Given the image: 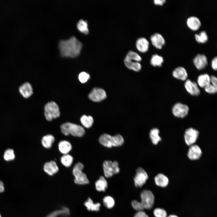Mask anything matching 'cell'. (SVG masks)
Returning a JSON list of instances; mask_svg holds the SVG:
<instances>
[{
    "label": "cell",
    "mask_w": 217,
    "mask_h": 217,
    "mask_svg": "<svg viewBox=\"0 0 217 217\" xmlns=\"http://www.w3.org/2000/svg\"><path fill=\"white\" fill-rule=\"evenodd\" d=\"M82 47V43L74 36L67 39L61 40L58 44L61 55L63 57L74 58L77 56Z\"/></svg>",
    "instance_id": "cell-1"
},
{
    "label": "cell",
    "mask_w": 217,
    "mask_h": 217,
    "mask_svg": "<svg viewBox=\"0 0 217 217\" xmlns=\"http://www.w3.org/2000/svg\"><path fill=\"white\" fill-rule=\"evenodd\" d=\"M99 141L101 145L108 148L121 146L124 142L123 137L120 134L112 136L106 133L101 135L99 137Z\"/></svg>",
    "instance_id": "cell-2"
},
{
    "label": "cell",
    "mask_w": 217,
    "mask_h": 217,
    "mask_svg": "<svg viewBox=\"0 0 217 217\" xmlns=\"http://www.w3.org/2000/svg\"><path fill=\"white\" fill-rule=\"evenodd\" d=\"M61 132L66 136L71 134L72 136L81 137L85 133V131L82 126L70 122L65 123L61 126Z\"/></svg>",
    "instance_id": "cell-3"
},
{
    "label": "cell",
    "mask_w": 217,
    "mask_h": 217,
    "mask_svg": "<svg viewBox=\"0 0 217 217\" xmlns=\"http://www.w3.org/2000/svg\"><path fill=\"white\" fill-rule=\"evenodd\" d=\"M84 168V165L80 162L77 163L73 167L72 173L74 177V182L77 184L85 185L89 183L86 175L82 171Z\"/></svg>",
    "instance_id": "cell-4"
},
{
    "label": "cell",
    "mask_w": 217,
    "mask_h": 217,
    "mask_svg": "<svg viewBox=\"0 0 217 217\" xmlns=\"http://www.w3.org/2000/svg\"><path fill=\"white\" fill-rule=\"evenodd\" d=\"M44 115L46 119L49 121H52L59 117L60 112L57 104L54 101L47 103L44 107Z\"/></svg>",
    "instance_id": "cell-5"
},
{
    "label": "cell",
    "mask_w": 217,
    "mask_h": 217,
    "mask_svg": "<svg viewBox=\"0 0 217 217\" xmlns=\"http://www.w3.org/2000/svg\"><path fill=\"white\" fill-rule=\"evenodd\" d=\"M103 168L104 175L107 178L118 173L120 171L118 163L116 161H105L103 163Z\"/></svg>",
    "instance_id": "cell-6"
},
{
    "label": "cell",
    "mask_w": 217,
    "mask_h": 217,
    "mask_svg": "<svg viewBox=\"0 0 217 217\" xmlns=\"http://www.w3.org/2000/svg\"><path fill=\"white\" fill-rule=\"evenodd\" d=\"M141 203L144 209H149L153 206L155 198L152 192L150 190H145L140 194Z\"/></svg>",
    "instance_id": "cell-7"
},
{
    "label": "cell",
    "mask_w": 217,
    "mask_h": 217,
    "mask_svg": "<svg viewBox=\"0 0 217 217\" xmlns=\"http://www.w3.org/2000/svg\"><path fill=\"white\" fill-rule=\"evenodd\" d=\"M199 132L197 130L192 127L186 129L184 134V139L185 143L188 146L194 144L197 140Z\"/></svg>",
    "instance_id": "cell-8"
},
{
    "label": "cell",
    "mask_w": 217,
    "mask_h": 217,
    "mask_svg": "<svg viewBox=\"0 0 217 217\" xmlns=\"http://www.w3.org/2000/svg\"><path fill=\"white\" fill-rule=\"evenodd\" d=\"M136 172L134 178L135 185L136 187H141L146 182L148 178V175L145 170L141 167L138 168Z\"/></svg>",
    "instance_id": "cell-9"
},
{
    "label": "cell",
    "mask_w": 217,
    "mask_h": 217,
    "mask_svg": "<svg viewBox=\"0 0 217 217\" xmlns=\"http://www.w3.org/2000/svg\"><path fill=\"white\" fill-rule=\"evenodd\" d=\"M189 110V107L187 105L179 102L176 103L172 108L173 114L175 116L179 118L185 117Z\"/></svg>",
    "instance_id": "cell-10"
},
{
    "label": "cell",
    "mask_w": 217,
    "mask_h": 217,
    "mask_svg": "<svg viewBox=\"0 0 217 217\" xmlns=\"http://www.w3.org/2000/svg\"><path fill=\"white\" fill-rule=\"evenodd\" d=\"M88 97L93 102H99L106 98V94L105 91L102 89L95 87L90 93Z\"/></svg>",
    "instance_id": "cell-11"
},
{
    "label": "cell",
    "mask_w": 217,
    "mask_h": 217,
    "mask_svg": "<svg viewBox=\"0 0 217 217\" xmlns=\"http://www.w3.org/2000/svg\"><path fill=\"white\" fill-rule=\"evenodd\" d=\"M18 90L20 95L25 99L29 98L33 94L32 86L28 82L22 83L19 87Z\"/></svg>",
    "instance_id": "cell-12"
},
{
    "label": "cell",
    "mask_w": 217,
    "mask_h": 217,
    "mask_svg": "<svg viewBox=\"0 0 217 217\" xmlns=\"http://www.w3.org/2000/svg\"><path fill=\"white\" fill-rule=\"evenodd\" d=\"M202 155V151L200 147L196 144L190 146L187 155L189 159L192 160L199 159Z\"/></svg>",
    "instance_id": "cell-13"
},
{
    "label": "cell",
    "mask_w": 217,
    "mask_h": 217,
    "mask_svg": "<svg viewBox=\"0 0 217 217\" xmlns=\"http://www.w3.org/2000/svg\"><path fill=\"white\" fill-rule=\"evenodd\" d=\"M193 62L196 68L199 70L204 69L208 64L206 56L202 54H197L194 58Z\"/></svg>",
    "instance_id": "cell-14"
},
{
    "label": "cell",
    "mask_w": 217,
    "mask_h": 217,
    "mask_svg": "<svg viewBox=\"0 0 217 217\" xmlns=\"http://www.w3.org/2000/svg\"><path fill=\"white\" fill-rule=\"evenodd\" d=\"M184 87L187 92L190 95L197 96L200 93V90L197 84L189 79L187 80L184 84Z\"/></svg>",
    "instance_id": "cell-15"
},
{
    "label": "cell",
    "mask_w": 217,
    "mask_h": 217,
    "mask_svg": "<svg viewBox=\"0 0 217 217\" xmlns=\"http://www.w3.org/2000/svg\"><path fill=\"white\" fill-rule=\"evenodd\" d=\"M150 40L153 45L156 48L160 49L165 43V40L160 33H156L151 36Z\"/></svg>",
    "instance_id": "cell-16"
},
{
    "label": "cell",
    "mask_w": 217,
    "mask_h": 217,
    "mask_svg": "<svg viewBox=\"0 0 217 217\" xmlns=\"http://www.w3.org/2000/svg\"><path fill=\"white\" fill-rule=\"evenodd\" d=\"M44 171L48 175L52 176L56 173L59 170L58 168L56 162L53 161L46 162L43 166Z\"/></svg>",
    "instance_id": "cell-17"
},
{
    "label": "cell",
    "mask_w": 217,
    "mask_h": 217,
    "mask_svg": "<svg viewBox=\"0 0 217 217\" xmlns=\"http://www.w3.org/2000/svg\"><path fill=\"white\" fill-rule=\"evenodd\" d=\"M172 75L176 78L182 80H186L188 76L185 69L181 66L176 68L172 72Z\"/></svg>",
    "instance_id": "cell-18"
},
{
    "label": "cell",
    "mask_w": 217,
    "mask_h": 217,
    "mask_svg": "<svg viewBox=\"0 0 217 217\" xmlns=\"http://www.w3.org/2000/svg\"><path fill=\"white\" fill-rule=\"evenodd\" d=\"M136 47L138 50L141 52H146L149 49V43L148 40L144 37L138 38L136 43Z\"/></svg>",
    "instance_id": "cell-19"
},
{
    "label": "cell",
    "mask_w": 217,
    "mask_h": 217,
    "mask_svg": "<svg viewBox=\"0 0 217 217\" xmlns=\"http://www.w3.org/2000/svg\"><path fill=\"white\" fill-rule=\"evenodd\" d=\"M187 24L188 27L194 31L199 29L201 25V23L199 19L195 16H191L187 20Z\"/></svg>",
    "instance_id": "cell-20"
},
{
    "label": "cell",
    "mask_w": 217,
    "mask_h": 217,
    "mask_svg": "<svg viewBox=\"0 0 217 217\" xmlns=\"http://www.w3.org/2000/svg\"><path fill=\"white\" fill-rule=\"evenodd\" d=\"M124 62L125 66L130 69L137 72L141 69V65L138 62L131 60L126 57L124 59Z\"/></svg>",
    "instance_id": "cell-21"
},
{
    "label": "cell",
    "mask_w": 217,
    "mask_h": 217,
    "mask_svg": "<svg viewBox=\"0 0 217 217\" xmlns=\"http://www.w3.org/2000/svg\"><path fill=\"white\" fill-rule=\"evenodd\" d=\"M156 184L159 186L164 187H166L168 184L169 180L168 178L162 173L157 175L154 178Z\"/></svg>",
    "instance_id": "cell-22"
},
{
    "label": "cell",
    "mask_w": 217,
    "mask_h": 217,
    "mask_svg": "<svg viewBox=\"0 0 217 217\" xmlns=\"http://www.w3.org/2000/svg\"><path fill=\"white\" fill-rule=\"evenodd\" d=\"M58 147L60 151L64 155L68 154L71 150L72 147L69 142L64 140L59 143Z\"/></svg>",
    "instance_id": "cell-23"
},
{
    "label": "cell",
    "mask_w": 217,
    "mask_h": 217,
    "mask_svg": "<svg viewBox=\"0 0 217 217\" xmlns=\"http://www.w3.org/2000/svg\"><path fill=\"white\" fill-rule=\"evenodd\" d=\"M96 190L99 191H105L107 187V182L105 178L100 176L98 180L95 182Z\"/></svg>",
    "instance_id": "cell-24"
},
{
    "label": "cell",
    "mask_w": 217,
    "mask_h": 217,
    "mask_svg": "<svg viewBox=\"0 0 217 217\" xmlns=\"http://www.w3.org/2000/svg\"><path fill=\"white\" fill-rule=\"evenodd\" d=\"M55 138L52 135L49 134L44 136L41 140L42 146L45 148H50L54 142Z\"/></svg>",
    "instance_id": "cell-25"
},
{
    "label": "cell",
    "mask_w": 217,
    "mask_h": 217,
    "mask_svg": "<svg viewBox=\"0 0 217 217\" xmlns=\"http://www.w3.org/2000/svg\"><path fill=\"white\" fill-rule=\"evenodd\" d=\"M159 133V131L157 128H153L150 131L149 136L153 143L154 145H157L162 140Z\"/></svg>",
    "instance_id": "cell-26"
},
{
    "label": "cell",
    "mask_w": 217,
    "mask_h": 217,
    "mask_svg": "<svg viewBox=\"0 0 217 217\" xmlns=\"http://www.w3.org/2000/svg\"><path fill=\"white\" fill-rule=\"evenodd\" d=\"M84 205L87 210L89 211H98L99 210L101 206V204L99 203H94L92 200L90 198H88L85 201Z\"/></svg>",
    "instance_id": "cell-27"
},
{
    "label": "cell",
    "mask_w": 217,
    "mask_h": 217,
    "mask_svg": "<svg viewBox=\"0 0 217 217\" xmlns=\"http://www.w3.org/2000/svg\"><path fill=\"white\" fill-rule=\"evenodd\" d=\"M210 83V77L208 74H202L198 76L197 83L200 87L204 88Z\"/></svg>",
    "instance_id": "cell-28"
},
{
    "label": "cell",
    "mask_w": 217,
    "mask_h": 217,
    "mask_svg": "<svg viewBox=\"0 0 217 217\" xmlns=\"http://www.w3.org/2000/svg\"><path fill=\"white\" fill-rule=\"evenodd\" d=\"M70 214V211L67 207H63L60 209L55 210L50 213L46 217H58L60 215H68Z\"/></svg>",
    "instance_id": "cell-29"
},
{
    "label": "cell",
    "mask_w": 217,
    "mask_h": 217,
    "mask_svg": "<svg viewBox=\"0 0 217 217\" xmlns=\"http://www.w3.org/2000/svg\"><path fill=\"white\" fill-rule=\"evenodd\" d=\"M80 121L82 124L87 128L90 127L94 122L93 118L91 116H87L85 115H83L81 117Z\"/></svg>",
    "instance_id": "cell-30"
},
{
    "label": "cell",
    "mask_w": 217,
    "mask_h": 217,
    "mask_svg": "<svg viewBox=\"0 0 217 217\" xmlns=\"http://www.w3.org/2000/svg\"><path fill=\"white\" fill-rule=\"evenodd\" d=\"M87 21L83 19L80 20L77 23V27L78 30L82 33L85 34L89 33Z\"/></svg>",
    "instance_id": "cell-31"
},
{
    "label": "cell",
    "mask_w": 217,
    "mask_h": 217,
    "mask_svg": "<svg viewBox=\"0 0 217 217\" xmlns=\"http://www.w3.org/2000/svg\"><path fill=\"white\" fill-rule=\"evenodd\" d=\"M164 61L163 58L157 54H154L152 56L150 62L153 66L161 67Z\"/></svg>",
    "instance_id": "cell-32"
},
{
    "label": "cell",
    "mask_w": 217,
    "mask_h": 217,
    "mask_svg": "<svg viewBox=\"0 0 217 217\" xmlns=\"http://www.w3.org/2000/svg\"><path fill=\"white\" fill-rule=\"evenodd\" d=\"M195 38L197 42L199 43H205L208 40V37L206 31H201L199 34L195 35Z\"/></svg>",
    "instance_id": "cell-33"
},
{
    "label": "cell",
    "mask_w": 217,
    "mask_h": 217,
    "mask_svg": "<svg viewBox=\"0 0 217 217\" xmlns=\"http://www.w3.org/2000/svg\"><path fill=\"white\" fill-rule=\"evenodd\" d=\"M73 159L70 155L67 154H64L61 158V162L64 166L68 167L71 166L73 163Z\"/></svg>",
    "instance_id": "cell-34"
},
{
    "label": "cell",
    "mask_w": 217,
    "mask_h": 217,
    "mask_svg": "<svg viewBox=\"0 0 217 217\" xmlns=\"http://www.w3.org/2000/svg\"><path fill=\"white\" fill-rule=\"evenodd\" d=\"M103 202L105 206L108 209L112 208L115 205L114 199L110 196L105 197L103 199Z\"/></svg>",
    "instance_id": "cell-35"
},
{
    "label": "cell",
    "mask_w": 217,
    "mask_h": 217,
    "mask_svg": "<svg viewBox=\"0 0 217 217\" xmlns=\"http://www.w3.org/2000/svg\"><path fill=\"white\" fill-rule=\"evenodd\" d=\"M3 157L4 159L7 161L14 159L15 157L14 151L11 149H7L4 152Z\"/></svg>",
    "instance_id": "cell-36"
},
{
    "label": "cell",
    "mask_w": 217,
    "mask_h": 217,
    "mask_svg": "<svg viewBox=\"0 0 217 217\" xmlns=\"http://www.w3.org/2000/svg\"><path fill=\"white\" fill-rule=\"evenodd\" d=\"M131 60L139 62L141 61V58L137 52L132 51H129L126 56Z\"/></svg>",
    "instance_id": "cell-37"
},
{
    "label": "cell",
    "mask_w": 217,
    "mask_h": 217,
    "mask_svg": "<svg viewBox=\"0 0 217 217\" xmlns=\"http://www.w3.org/2000/svg\"><path fill=\"white\" fill-rule=\"evenodd\" d=\"M153 213L155 217H167L166 211L163 209L157 208L153 211Z\"/></svg>",
    "instance_id": "cell-38"
},
{
    "label": "cell",
    "mask_w": 217,
    "mask_h": 217,
    "mask_svg": "<svg viewBox=\"0 0 217 217\" xmlns=\"http://www.w3.org/2000/svg\"><path fill=\"white\" fill-rule=\"evenodd\" d=\"M90 78L89 74L85 72H81L78 76L80 82L82 83L86 82Z\"/></svg>",
    "instance_id": "cell-39"
},
{
    "label": "cell",
    "mask_w": 217,
    "mask_h": 217,
    "mask_svg": "<svg viewBox=\"0 0 217 217\" xmlns=\"http://www.w3.org/2000/svg\"><path fill=\"white\" fill-rule=\"evenodd\" d=\"M131 205L134 209L138 211H143L144 209L141 202L136 200L132 201Z\"/></svg>",
    "instance_id": "cell-40"
},
{
    "label": "cell",
    "mask_w": 217,
    "mask_h": 217,
    "mask_svg": "<svg viewBox=\"0 0 217 217\" xmlns=\"http://www.w3.org/2000/svg\"><path fill=\"white\" fill-rule=\"evenodd\" d=\"M205 91L208 93L214 94L216 93L217 87H215L210 83L204 88Z\"/></svg>",
    "instance_id": "cell-41"
},
{
    "label": "cell",
    "mask_w": 217,
    "mask_h": 217,
    "mask_svg": "<svg viewBox=\"0 0 217 217\" xmlns=\"http://www.w3.org/2000/svg\"><path fill=\"white\" fill-rule=\"evenodd\" d=\"M134 217H149L145 212L143 211H138L134 215Z\"/></svg>",
    "instance_id": "cell-42"
},
{
    "label": "cell",
    "mask_w": 217,
    "mask_h": 217,
    "mask_svg": "<svg viewBox=\"0 0 217 217\" xmlns=\"http://www.w3.org/2000/svg\"><path fill=\"white\" fill-rule=\"evenodd\" d=\"M211 66L212 69L215 71L217 68V57L215 56L213 58L211 62Z\"/></svg>",
    "instance_id": "cell-43"
},
{
    "label": "cell",
    "mask_w": 217,
    "mask_h": 217,
    "mask_svg": "<svg viewBox=\"0 0 217 217\" xmlns=\"http://www.w3.org/2000/svg\"><path fill=\"white\" fill-rule=\"evenodd\" d=\"M210 82L211 84L217 87V79L216 77L212 75L210 77Z\"/></svg>",
    "instance_id": "cell-44"
},
{
    "label": "cell",
    "mask_w": 217,
    "mask_h": 217,
    "mask_svg": "<svg viewBox=\"0 0 217 217\" xmlns=\"http://www.w3.org/2000/svg\"><path fill=\"white\" fill-rule=\"evenodd\" d=\"M165 0H154V3L156 5H162L165 2Z\"/></svg>",
    "instance_id": "cell-45"
},
{
    "label": "cell",
    "mask_w": 217,
    "mask_h": 217,
    "mask_svg": "<svg viewBox=\"0 0 217 217\" xmlns=\"http://www.w3.org/2000/svg\"><path fill=\"white\" fill-rule=\"evenodd\" d=\"M5 188L3 182L0 180V193H2L4 191Z\"/></svg>",
    "instance_id": "cell-46"
},
{
    "label": "cell",
    "mask_w": 217,
    "mask_h": 217,
    "mask_svg": "<svg viewBox=\"0 0 217 217\" xmlns=\"http://www.w3.org/2000/svg\"><path fill=\"white\" fill-rule=\"evenodd\" d=\"M167 217H178L177 216L175 215H171Z\"/></svg>",
    "instance_id": "cell-47"
},
{
    "label": "cell",
    "mask_w": 217,
    "mask_h": 217,
    "mask_svg": "<svg viewBox=\"0 0 217 217\" xmlns=\"http://www.w3.org/2000/svg\"><path fill=\"white\" fill-rule=\"evenodd\" d=\"M0 217H2V216H1V215H0Z\"/></svg>",
    "instance_id": "cell-48"
}]
</instances>
